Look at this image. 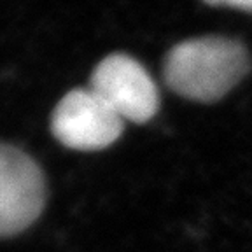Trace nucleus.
<instances>
[{
  "label": "nucleus",
  "mask_w": 252,
  "mask_h": 252,
  "mask_svg": "<svg viewBox=\"0 0 252 252\" xmlns=\"http://www.w3.org/2000/svg\"><path fill=\"white\" fill-rule=\"evenodd\" d=\"M247 49L224 37H201L177 44L165 60V81L194 102H216L249 72Z\"/></svg>",
  "instance_id": "obj_1"
},
{
  "label": "nucleus",
  "mask_w": 252,
  "mask_h": 252,
  "mask_svg": "<svg viewBox=\"0 0 252 252\" xmlns=\"http://www.w3.org/2000/svg\"><path fill=\"white\" fill-rule=\"evenodd\" d=\"M125 121L91 88L74 90L60 100L53 112L56 140L74 151H100L114 144Z\"/></svg>",
  "instance_id": "obj_2"
},
{
  "label": "nucleus",
  "mask_w": 252,
  "mask_h": 252,
  "mask_svg": "<svg viewBox=\"0 0 252 252\" xmlns=\"http://www.w3.org/2000/svg\"><path fill=\"white\" fill-rule=\"evenodd\" d=\"M46 201L44 175L30 156L0 144V238L27 229Z\"/></svg>",
  "instance_id": "obj_3"
},
{
  "label": "nucleus",
  "mask_w": 252,
  "mask_h": 252,
  "mask_svg": "<svg viewBox=\"0 0 252 252\" xmlns=\"http://www.w3.org/2000/svg\"><path fill=\"white\" fill-rule=\"evenodd\" d=\"M90 88L123 119L146 123L159 105L158 88L140 63L126 55H109L96 65Z\"/></svg>",
  "instance_id": "obj_4"
},
{
  "label": "nucleus",
  "mask_w": 252,
  "mask_h": 252,
  "mask_svg": "<svg viewBox=\"0 0 252 252\" xmlns=\"http://www.w3.org/2000/svg\"><path fill=\"white\" fill-rule=\"evenodd\" d=\"M205 2L210 5H226V7L252 12V0H205Z\"/></svg>",
  "instance_id": "obj_5"
}]
</instances>
